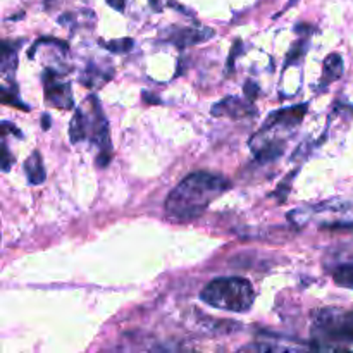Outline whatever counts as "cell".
<instances>
[{
    "label": "cell",
    "mask_w": 353,
    "mask_h": 353,
    "mask_svg": "<svg viewBox=\"0 0 353 353\" xmlns=\"http://www.w3.org/2000/svg\"><path fill=\"white\" fill-rule=\"evenodd\" d=\"M224 176L212 172H192L165 199L164 209L169 219L186 223L202 216L210 203L230 190Z\"/></svg>",
    "instance_id": "6da1fadb"
},
{
    "label": "cell",
    "mask_w": 353,
    "mask_h": 353,
    "mask_svg": "<svg viewBox=\"0 0 353 353\" xmlns=\"http://www.w3.org/2000/svg\"><path fill=\"white\" fill-rule=\"evenodd\" d=\"M200 299L214 309L243 314L254 305L255 292L245 278H219L202 290Z\"/></svg>",
    "instance_id": "7a4b0ae2"
},
{
    "label": "cell",
    "mask_w": 353,
    "mask_h": 353,
    "mask_svg": "<svg viewBox=\"0 0 353 353\" xmlns=\"http://www.w3.org/2000/svg\"><path fill=\"white\" fill-rule=\"evenodd\" d=\"M312 336L317 350L323 343H327L326 350H336L333 343H353V310H317L312 321Z\"/></svg>",
    "instance_id": "3957f363"
},
{
    "label": "cell",
    "mask_w": 353,
    "mask_h": 353,
    "mask_svg": "<svg viewBox=\"0 0 353 353\" xmlns=\"http://www.w3.org/2000/svg\"><path fill=\"white\" fill-rule=\"evenodd\" d=\"M43 86H45V100L52 107L57 109H71L72 107V93L71 85L62 81L57 71L47 69L43 74Z\"/></svg>",
    "instance_id": "277c9868"
},
{
    "label": "cell",
    "mask_w": 353,
    "mask_h": 353,
    "mask_svg": "<svg viewBox=\"0 0 353 353\" xmlns=\"http://www.w3.org/2000/svg\"><path fill=\"white\" fill-rule=\"evenodd\" d=\"M307 112V103H299L295 107H290V109H281L278 112H272L268 117L264 126L261 128V131H269L274 130V128H283V130H293V128L299 126L302 123L303 116Z\"/></svg>",
    "instance_id": "5b68a950"
},
{
    "label": "cell",
    "mask_w": 353,
    "mask_h": 353,
    "mask_svg": "<svg viewBox=\"0 0 353 353\" xmlns=\"http://www.w3.org/2000/svg\"><path fill=\"white\" fill-rule=\"evenodd\" d=\"M214 116H228L233 119H240V117L254 116L255 109L252 102H243V100L236 99V97H228V99L221 100L212 107Z\"/></svg>",
    "instance_id": "8992f818"
},
{
    "label": "cell",
    "mask_w": 353,
    "mask_h": 353,
    "mask_svg": "<svg viewBox=\"0 0 353 353\" xmlns=\"http://www.w3.org/2000/svg\"><path fill=\"white\" fill-rule=\"evenodd\" d=\"M214 34V30H207V28H200V30H193V28H181V30H176L174 33L169 37V41L176 45L179 48L192 47V45L200 43V41L209 40Z\"/></svg>",
    "instance_id": "52a82bcc"
},
{
    "label": "cell",
    "mask_w": 353,
    "mask_h": 353,
    "mask_svg": "<svg viewBox=\"0 0 353 353\" xmlns=\"http://www.w3.org/2000/svg\"><path fill=\"white\" fill-rule=\"evenodd\" d=\"M69 137H71L72 143H78V141L90 137V119L83 110H76L74 112L71 126H69Z\"/></svg>",
    "instance_id": "ba28073f"
},
{
    "label": "cell",
    "mask_w": 353,
    "mask_h": 353,
    "mask_svg": "<svg viewBox=\"0 0 353 353\" xmlns=\"http://www.w3.org/2000/svg\"><path fill=\"white\" fill-rule=\"evenodd\" d=\"M255 150V159L257 162H272L276 159H279L285 152V141H262V145L254 147Z\"/></svg>",
    "instance_id": "9c48e42d"
},
{
    "label": "cell",
    "mask_w": 353,
    "mask_h": 353,
    "mask_svg": "<svg viewBox=\"0 0 353 353\" xmlns=\"http://www.w3.org/2000/svg\"><path fill=\"white\" fill-rule=\"evenodd\" d=\"M24 171H26L28 181L31 185H41L45 181V168L43 161H41V155L38 152H33V154L28 157L26 164H24Z\"/></svg>",
    "instance_id": "30bf717a"
},
{
    "label": "cell",
    "mask_w": 353,
    "mask_h": 353,
    "mask_svg": "<svg viewBox=\"0 0 353 353\" xmlns=\"http://www.w3.org/2000/svg\"><path fill=\"white\" fill-rule=\"evenodd\" d=\"M341 74H343V61H341V55H327L323 68V85L336 81V79L341 78Z\"/></svg>",
    "instance_id": "8fae6325"
},
{
    "label": "cell",
    "mask_w": 353,
    "mask_h": 353,
    "mask_svg": "<svg viewBox=\"0 0 353 353\" xmlns=\"http://www.w3.org/2000/svg\"><path fill=\"white\" fill-rule=\"evenodd\" d=\"M110 76H112V71H100V68L90 64L85 74L81 76V85L88 86V88H99L103 83L109 81Z\"/></svg>",
    "instance_id": "7c38bea8"
},
{
    "label": "cell",
    "mask_w": 353,
    "mask_h": 353,
    "mask_svg": "<svg viewBox=\"0 0 353 353\" xmlns=\"http://www.w3.org/2000/svg\"><path fill=\"white\" fill-rule=\"evenodd\" d=\"M333 279L338 286H341V288L353 290V262L352 264L340 265V268L334 271Z\"/></svg>",
    "instance_id": "4fadbf2b"
},
{
    "label": "cell",
    "mask_w": 353,
    "mask_h": 353,
    "mask_svg": "<svg viewBox=\"0 0 353 353\" xmlns=\"http://www.w3.org/2000/svg\"><path fill=\"white\" fill-rule=\"evenodd\" d=\"M2 71L14 72L16 71V47L9 41L2 43Z\"/></svg>",
    "instance_id": "5bb4252c"
},
{
    "label": "cell",
    "mask_w": 353,
    "mask_h": 353,
    "mask_svg": "<svg viewBox=\"0 0 353 353\" xmlns=\"http://www.w3.org/2000/svg\"><path fill=\"white\" fill-rule=\"evenodd\" d=\"M105 45L107 50L114 52V54H126L133 48V40L131 38H119V40H112V41H107Z\"/></svg>",
    "instance_id": "9a60e30c"
},
{
    "label": "cell",
    "mask_w": 353,
    "mask_h": 353,
    "mask_svg": "<svg viewBox=\"0 0 353 353\" xmlns=\"http://www.w3.org/2000/svg\"><path fill=\"white\" fill-rule=\"evenodd\" d=\"M2 102L9 103V105H12V107H17V109L30 110V105H26V103L21 102V100L17 99V93L16 92H9L6 86L2 88Z\"/></svg>",
    "instance_id": "2e32d148"
},
{
    "label": "cell",
    "mask_w": 353,
    "mask_h": 353,
    "mask_svg": "<svg viewBox=\"0 0 353 353\" xmlns=\"http://www.w3.org/2000/svg\"><path fill=\"white\" fill-rule=\"evenodd\" d=\"M245 95H247L248 100H252V102H254V100L257 99V95H259V85H257V83L248 81L247 85H245Z\"/></svg>",
    "instance_id": "e0dca14e"
},
{
    "label": "cell",
    "mask_w": 353,
    "mask_h": 353,
    "mask_svg": "<svg viewBox=\"0 0 353 353\" xmlns=\"http://www.w3.org/2000/svg\"><path fill=\"white\" fill-rule=\"evenodd\" d=\"M12 157L9 154V148H7L6 143H2V171L7 172L10 169V164H12Z\"/></svg>",
    "instance_id": "ac0fdd59"
},
{
    "label": "cell",
    "mask_w": 353,
    "mask_h": 353,
    "mask_svg": "<svg viewBox=\"0 0 353 353\" xmlns=\"http://www.w3.org/2000/svg\"><path fill=\"white\" fill-rule=\"evenodd\" d=\"M240 48H241V41H236V43L233 45V50H231V55H230V61H228V68H233V59H236V55L240 54Z\"/></svg>",
    "instance_id": "d6986e66"
},
{
    "label": "cell",
    "mask_w": 353,
    "mask_h": 353,
    "mask_svg": "<svg viewBox=\"0 0 353 353\" xmlns=\"http://www.w3.org/2000/svg\"><path fill=\"white\" fill-rule=\"evenodd\" d=\"M107 3H109L110 7H112V9H116V10H124V6H126V0H105Z\"/></svg>",
    "instance_id": "ffe728a7"
},
{
    "label": "cell",
    "mask_w": 353,
    "mask_h": 353,
    "mask_svg": "<svg viewBox=\"0 0 353 353\" xmlns=\"http://www.w3.org/2000/svg\"><path fill=\"white\" fill-rule=\"evenodd\" d=\"M41 121H43V130H48V128H50V116H48V114H43V116H41Z\"/></svg>",
    "instance_id": "44dd1931"
}]
</instances>
